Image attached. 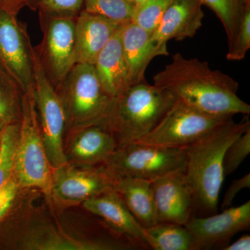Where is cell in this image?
Returning <instances> with one entry per match:
<instances>
[{"mask_svg":"<svg viewBox=\"0 0 250 250\" xmlns=\"http://www.w3.org/2000/svg\"><path fill=\"white\" fill-rule=\"evenodd\" d=\"M121 26L103 16L82 11L75 24L77 63L94 65L98 54Z\"/></svg>","mask_w":250,"mask_h":250,"instance_id":"d6986e66","label":"cell"},{"mask_svg":"<svg viewBox=\"0 0 250 250\" xmlns=\"http://www.w3.org/2000/svg\"><path fill=\"white\" fill-rule=\"evenodd\" d=\"M42 38L34 47L42 70L57 89L77 63V18L39 14Z\"/></svg>","mask_w":250,"mask_h":250,"instance_id":"ba28073f","label":"cell"},{"mask_svg":"<svg viewBox=\"0 0 250 250\" xmlns=\"http://www.w3.org/2000/svg\"><path fill=\"white\" fill-rule=\"evenodd\" d=\"M223 250H250V236L245 234L231 244H229L223 248Z\"/></svg>","mask_w":250,"mask_h":250,"instance_id":"836d02e7","label":"cell"},{"mask_svg":"<svg viewBox=\"0 0 250 250\" xmlns=\"http://www.w3.org/2000/svg\"><path fill=\"white\" fill-rule=\"evenodd\" d=\"M127 1H131V0H127Z\"/></svg>","mask_w":250,"mask_h":250,"instance_id":"8d00e7d4","label":"cell"},{"mask_svg":"<svg viewBox=\"0 0 250 250\" xmlns=\"http://www.w3.org/2000/svg\"><path fill=\"white\" fill-rule=\"evenodd\" d=\"M202 7L201 0H174L153 31V40L167 44L172 39L182 41L193 37L202 26Z\"/></svg>","mask_w":250,"mask_h":250,"instance_id":"ac0fdd59","label":"cell"},{"mask_svg":"<svg viewBox=\"0 0 250 250\" xmlns=\"http://www.w3.org/2000/svg\"><path fill=\"white\" fill-rule=\"evenodd\" d=\"M52 167L42 139L34 88L24 93L14 176L22 188L41 190L50 202Z\"/></svg>","mask_w":250,"mask_h":250,"instance_id":"5b68a950","label":"cell"},{"mask_svg":"<svg viewBox=\"0 0 250 250\" xmlns=\"http://www.w3.org/2000/svg\"><path fill=\"white\" fill-rule=\"evenodd\" d=\"M82 205L85 210L101 218L113 232L129 238L141 247H146L144 228L113 189L92 197Z\"/></svg>","mask_w":250,"mask_h":250,"instance_id":"2e32d148","label":"cell"},{"mask_svg":"<svg viewBox=\"0 0 250 250\" xmlns=\"http://www.w3.org/2000/svg\"><path fill=\"white\" fill-rule=\"evenodd\" d=\"M113 179V190L119 194L131 214L143 228L158 223L152 182L133 177Z\"/></svg>","mask_w":250,"mask_h":250,"instance_id":"44dd1931","label":"cell"},{"mask_svg":"<svg viewBox=\"0 0 250 250\" xmlns=\"http://www.w3.org/2000/svg\"><path fill=\"white\" fill-rule=\"evenodd\" d=\"M203 6L209 8L223 24L229 44L236 33L240 16L239 0H201Z\"/></svg>","mask_w":250,"mask_h":250,"instance_id":"4316f807","label":"cell"},{"mask_svg":"<svg viewBox=\"0 0 250 250\" xmlns=\"http://www.w3.org/2000/svg\"><path fill=\"white\" fill-rule=\"evenodd\" d=\"M144 241L154 250H193L188 230L177 224L158 223L144 228Z\"/></svg>","mask_w":250,"mask_h":250,"instance_id":"7402d4cb","label":"cell"},{"mask_svg":"<svg viewBox=\"0 0 250 250\" xmlns=\"http://www.w3.org/2000/svg\"><path fill=\"white\" fill-rule=\"evenodd\" d=\"M231 118L208 114L176 100L159 124L135 142L161 147L185 148Z\"/></svg>","mask_w":250,"mask_h":250,"instance_id":"52a82bcc","label":"cell"},{"mask_svg":"<svg viewBox=\"0 0 250 250\" xmlns=\"http://www.w3.org/2000/svg\"><path fill=\"white\" fill-rule=\"evenodd\" d=\"M184 148H166L132 142L117 147L104 168L113 178L133 177L152 181L185 169Z\"/></svg>","mask_w":250,"mask_h":250,"instance_id":"8992f818","label":"cell"},{"mask_svg":"<svg viewBox=\"0 0 250 250\" xmlns=\"http://www.w3.org/2000/svg\"><path fill=\"white\" fill-rule=\"evenodd\" d=\"M17 17L0 9V63L25 93L34 88V46Z\"/></svg>","mask_w":250,"mask_h":250,"instance_id":"8fae6325","label":"cell"},{"mask_svg":"<svg viewBox=\"0 0 250 250\" xmlns=\"http://www.w3.org/2000/svg\"><path fill=\"white\" fill-rule=\"evenodd\" d=\"M23 95L16 81L0 63V129L21 122Z\"/></svg>","mask_w":250,"mask_h":250,"instance_id":"603a6c76","label":"cell"},{"mask_svg":"<svg viewBox=\"0 0 250 250\" xmlns=\"http://www.w3.org/2000/svg\"><path fill=\"white\" fill-rule=\"evenodd\" d=\"M250 128L248 117L239 123L231 118L184 148L187 161L184 173L191 193L194 216L218 213L219 195L225 177L224 156L231 143Z\"/></svg>","mask_w":250,"mask_h":250,"instance_id":"7a4b0ae2","label":"cell"},{"mask_svg":"<svg viewBox=\"0 0 250 250\" xmlns=\"http://www.w3.org/2000/svg\"><path fill=\"white\" fill-rule=\"evenodd\" d=\"M152 34L131 21L122 25V45L130 85L146 82V69L153 59L169 55L167 44L153 40Z\"/></svg>","mask_w":250,"mask_h":250,"instance_id":"9a60e30c","label":"cell"},{"mask_svg":"<svg viewBox=\"0 0 250 250\" xmlns=\"http://www.w3.org/2000/svg\"><path fill=\"white\" fill-rule=\"evenodd\" d=\"M250 48V4L240 6V16L236 33L231 43L228 45L227 59L241 61Z\"/></svg>","mask_w":250,"mask_h":250,"instance_id":"484cf974","label":"cell"},{"mask_svg":"<svg viewBox=\"0 0 250 250\" xmlns=\"http://www.w3.org/2000/svg\"><path fill=\"white\" fill-rule=\"evenodd\" d=\"M113 181L103 166L86 167L65 164L52 169L50 202L59 209L80 205L113 189Z\"/></svg>","mask_w":250,"mask_h":250,"instance_id":"30bf717a","label":"cell"},{"mask_svg":"<svg viewBox=\"0 0 250 250\" xmlns=\"http://www.w3.org/2000/svg\"><path fill=\"white\" fill-rule=\"evenodd\" d=\"M250 153V128L237 138L227 149L223 161L225 177H228L234 172Z\"/></svg>","mask_w":250,"mask_h":250,"instance_id":"f546056e","label":"cell"},{"mask_svg":"<svg viewBox=\"0 0 250 250\" xmlns=\"http://www.w3.org/2000/svg\"><path fill=\"white\" fill-rule=\"evenodd\" d=\"M175 101L167 90L140 82L113 98L101 125L114 136L118 146L135 142L159 124Z\"/></svg>","mask_w":250,"mask_h":250,"instance_id":"3957f363","label":"cell"},{"mask_svg":"<svg viewBox=\"0 0 250 250\" xmlns=\"http://www.w3.org/2000/svg\"><path fill=\"white\" fill-rule=\"evenodd\" d=\"M158 223L187 225L192 216V201L184 171L151 181Z\"/></svg>","mask_w":250,"mask_h":250,"instance_id":"5bb4252c","label":"cell"},{"mask_svg":"<svg viewBox=\"0 0 250 250\" xmlns=\"http://www.w3.org/2000/svg\"><path fill=\"white\" fill-rule=\"evenodd\" d=\"M154 84L182 103L208 114L248 116L250 106L238 97V83L229 75L212 70L207 62L176 53L172 62L153 77Z\"/></svg>","mask_w":250,"mask_h":250,"instance_id":"6da1fadb","label":"cell"},{"mask_svg":"<svg viewBox=\"0 0 250 250\" xmlns=\"http://www.w3.org/2000/svg\"><path fill=\"white\" fill-rule=\"evenodd\" d=\"M148 1L149 0H131V2L134 4V7H136V6H141Z\"/></svg>","mask_w":250,"mask_h":250,"instance_id":"e575fe53","label":"cell"},{"mask_svg":"<svg viewBox=\"0 0 250 250\" xmlns=\"http://www.w3.org/2000/svg\"><path fill=\"white\" fill-rule=\"evenodd\" d=\"M28 0H0V9L18 16L23 8L27 6Z\"/></svg>","mask_w":250,"mask_h":250,"instance_id":"d6a6232c","label":"cell"},{"mask_svg":"<svg viewBox=\"0 0 250 250\" xmlns=\"http://www.w3.org/2000/svg\"><path fill=\"white\" fill-rule=\"evenodd\" d=\"M34 97L46 152L52 169L67 164L64 153L65 116L57 90L45 75L34 49Z\"/></svg>","mask_w":250,"mask_h":250,"instance_id":"9c48e42d","label":"cell"},{"mask_svg":"<svg viewBox=\"0 0 250 250\" xmlns=\"http://www.w3.org/2000/svg\"><path fill=\"white\" fill-rule=\"evenodd\" d=\"M185 227L191 235L193 250H223L236 233L250 229V202L220 213L192 215Z\"/></svg>","mask_w":250,"mask_h":250,"instance_id":"7c38bea8","label":"cell"},{"mask_svg":"<svg viewBox=\"0 0 250 250\" xmlns=\"http://www.w3.org/2000/svg\"><path fill=\"white\" fill-rule=\"evenodd\" d=\"M250 188V174H246L241 178L235 179L229 187L222 202V210L229 208L232 205L233 201L236 198V195L243 189Z\"/></svg>","mask_w":250,"mask_h":250,"instance_id":"1f68e13d","label":"cell"},{"mask_svg":"<svg viewBox=\"0 0 250 250\" xmlns=\"http://www.w3.org/2000/svg\"><path fill=\"white\" fill-rule=\"evenodd\" d=\"M56 90L65 113V134L103 124L113 100L104 91L89 64H75Z\"/></svg>","mask_w":250,"mask_h":250,"instance_id":"277c9868","label":"cell"},{"mask_svg":"<svg viewBox=\"0 0 250 250\" xmlns=\"http://www.w3.org/2000/svg\"><path fill=\"white\" fill-rule=\"evenodd\" d=\"M85 0H28L27 7L39 14L77 17L83 10Z\"/></svg>","mask_w":250,"mask_h":250,"instance_id":"f1b7e54d","label":"cell"},{"mask_svg":"<svg viewBox=\"0 0 250 250\" xmlns=\"http://www.w3.org/2000/svg\"><path fill=\"white\" fill-rule=\"evenodd\" d=\"M1 130L0 129V146H1Z\"/></svg>","mask_w":250,"mask_h":250,"instance_id":"d590c367","label":"cell"},{"mask_svg":"<svg viewBox=\"0 0 250 250\" xmlns=\"http://www.w3.org/2000/svg\"><path fill=\"white\" fill-rule=\"evenodd\" d=\"M121 28L100 52L93 65L102 88L111 98H116L130 86L122 45Z\"/></svg>","mask_w":250,"mask_h":250,"instance_id":"ffe728a7","label":"cell"},{"mask_svg":"<svg viewBox=\"0 0 250 250\" xmlns=\"http://www.w3.org/2000/svg\"><path fill=\"white\" fill-rule=\"evenodd\" d=\"M21 188L14 174L0 188V221L13 210Z\"/></svg>","mask_w":250,"mask_h":250,"instance_id":"4dcf8cb0","label":"cell"},{"mask_svg":"<svg viewBox=\"0 0 250 250\" xmlns=\"http://www.w3.org/2000/svg\"><path fill=\"white\" fill-rule=\"evenodd\" d=\"M15 246L29 250H111L125 248L111 242L74 238L43 222L26 229Z\"/></svg>","mask_w":250,"mask_h":250,"instance_id":"e0dca14e","label":"cell"},{"mask_svg":"<svg viewBox=\"0 0 250 250\" xmlns=\"http://www.w3.org/2000/svg\"><path fill=\"white\" fill-rule=\"evenodd\" d=\"M19 123H12L1 130L0 146V188L4 185L14 174L15 156L20 131Z\"/></svg>","mask_w":250,"mask_h":250,"instance_id":"cb8c5ba5","label":"cell"},{"mask_svg":"<svg viewBox=\"0 0 250 250\" xmlns=\"http://www.w3.org/2000/svg\"><path fill=\"white\" fill-rule=\"evenodd\" d=\"M118 147L114 136L102 125H91L66 134L64 153L67 164L80 167L103 166Z\"/></svg>","mask_w":250,"mask_h":250,"instance_id":"4fadbf2b","label":"cell"},{"mask_svg":"<svg viewBox=\"0 0 250 250\" xmlns=\"http://www.w3.org/2000/svg\"><path fill=\"white\" fill-rule=\"evenodd\" d=\"M174 0H149L134 7L131 22L152 33L159 25L161 18Z\"/></svg>","mask_w":250,"mask_h":250,"instance_id":"83f0119b","label":"cell"},{"mask_svg":"<svg viewBox=\"0 0 250 250\" xmlns=\"http://www.w3.org/2000/svg\"><path fill=\"white\" fill-rule=\"evenodd\" d=\"M134 9L127 0H85L83 11L123 24L131 21Z\"/></svg>","mask_w":250,"mask_h":250,"instance_id":"d4e9b609","label":"cell"}]
</instances>
